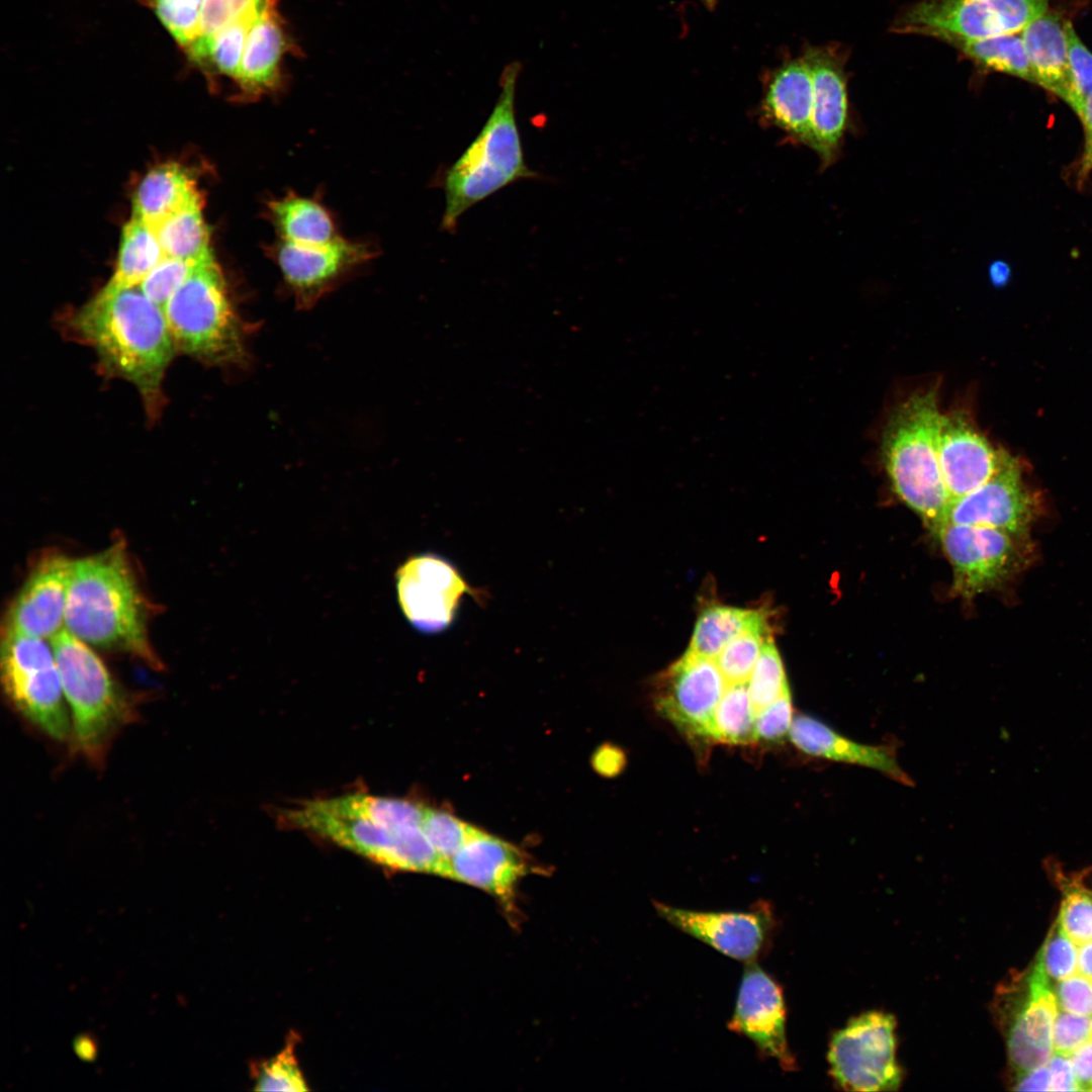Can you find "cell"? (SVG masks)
<instances>
[{
  "label": "cell",
  "mask_w": 1092,
  "mask_h": 1092,
  "mask_svg": "<svg viewBox=\"0 0 1092 1092\" xmlns=\"http://www.w3.org/2000/svg\"><path fill=\"white\" fill-rule=\"evenodd\" d=\"M68 328L94 350L106 373L136 388L151 418L159 416L165 374L178 353L159 304L139 285L105 284L71 314Z\"/></svg>",
  "instance_id": "obj_1"
},
{
  "label": "cell",
  "mask_w": 1092,
  "mask_h": 1092,
  "mask_svg": "<svg viewBox=\"0 0 1092 1092\" xmlns=\"http://www.w3.org/2000/svg\"><path fill=\"white\" fill-rule=\"evenodd\" d=\"M148 608L122 542L73 560L64 629L88 645L161 662L148 637Z\"/></svg>",
  "instance_id": "obj_2"
},
{
  "label": "cell",
  "mask_w": 1092,
  "mask_h": 1092,
  "mask_svg": "<svg viewBox=\"0 0 1092 1092\" xmlns=\"http://www.w3.org/2000/svg\"><path fill=\"white\" fill-rule=\"evenodd\" d=\"M521 64L507 65L500 93L477 136L445 171V210L442 228L453 232L461 215L474 204L536 173L526 164L516 119L515 95Z\"/></svg>",
  "instance_id": "obj_3"
},
{
  "label": "cell",
  "mask_w": 1092,
  "mask_h": 1092,
  "mask_svg": "<svg viewBox=\"0 0 1092 1092\" xmlns=\"http://www.w3.org/2000/svg\"><path fill=\"white\" fill-rule=\"evenodd\" d=\"M941 416L936 388L920 391L895 408L882 438L883 462L896 494L932 533L945 523L951 502L938 461Z\"/></svg>",
  "instance_id": "obj_4"
},
{
  "label": "cell",
  "mask_w": 1092,
  "mask_h": 1092,
  "mask_svg": "<svg viewBox=\"0 0 1092 1092\" xmlns=\"http://www.w3.org/2000/svg\"><path fill=\"white\" fill-rule=\"evenodd\" d=\"M177 352L204 364H242L243 325L213 257L199 262L163 307Z\"/></svg>",
  "instance_id": "obj_5"
},
{
  "label": "cell",
  "mask_w": 1092,
  "mask_h": 1092,
  "mask_svg": "<svg viewBox=\"0 0 1092 1092\" xmlns=\"http://www.w3.org/2000/svg\"><path fill=\"white\" fill-rule=\"evenodd\" d=\"M51 645L75 744L89 760H102L112 736L132 719L131 702L88 644L63 629Z\"/></svg>",
  "instance_id": "obj_6"
},
{
  "label": "cell",
  "mask_w": 1092,
  "mask_h": 1092,
  "mask_svg": "<svg viewBox=\"0 0 1092 1092\" xmlns=\"http://www.w3.org/2000/svg\"><path fill=\"white\" fill-rule=\"evenodd\" d=\"M292 827L308 831L381 866L445 877L447 863L428 840L422 825L386 826L328 813L306 801L284 813Z\"/></svg>",
  "instance_id": "obj_7"
},
{
  "label": "cell",
  "mask_w": 1092,
  "mask_h": 1092,
  "mask_svg": "<svg viewBox=\"0 0 1092 1092\" xmlns=\"http://www.w3.org/2000/svg\"><path fill=\"white\" fill-rule=\"evenodd\" d=\"M0 665L2 687L14 709L51 738L67 740L72 720L52 645L5 629Z\"/></svg>",
  "instance_id": "obj_8"
},
{
  "label": "cell",
  "mask_w": 1092,
  "mask_h": 1092,
  "mask_svg": "<svg viewBox=\"0 0 1092 1092\" xmlns=\"http://www.w3.org/2000/svg\"><path fill=\"white\" fill-rule=\"evenodd\" d=\"M1058 1011L1054 985L1035 965L997 989L994 1013L1012 1073L1048 1064L1054 1054L1053 1027Z\"/></svg>",
  "instance_id": "obj_9"
},
{
  "label": "cell",
  "mask_w": 1092,
  "mask_h": 1092,
  "mask_svg": "<svg viewBox=\"0 0 1092 1092\" xmlns=\"http://www.w3.org/2000/svg\"><path fill=\"white\" fill-rule=\"evenodd\" d=\"M933 534L952 566V592L964 599L1002 585L1029 562V538L992 527L944 523Z\"/></svg>",
  "instance_id": "obj_10"
},
{
  "label": "cell",
  "mask_w": 1092,
  "mask_h": 1092,
  "mask_svg": "<svg viewBox=\"0 0 1092 1092\" xmlns=\"http://www.w3.org/2000/svg\"><path fill=\"white\" fill-rule=\"evenodd\" d=\"M895 1030L891 1014L871 1011L836 1031L828 1050L834 1082L850 1091L897 1090L903 1076L896 1060Z\"/></svg>",
  "instance_id": "obj_11"
},
{
  "label": "cell",
  "mask_w": 1092,
  "mask_h": 1092,
  "mask_svg": "<svg viewBox=\"0 0 1092 1092\" xmlns=\"http://www.w3.org/2000/svg\"><path fill=\"white\" fill-rule=\"evenodd\" d=\"M1049 0H921L901 25L944 40L971 41L1021 32L1048 11Z\"/></svg>",
  "instance_id": "obj_12"
},
{
  "label": "cell",
  "mask_w": 1092,
  "mask_h": 1092,
  "mask_svg": "<svg viewBox=\"0 0 1092 1092\" xmlns=\"http://www.w3.org/2000/svg\"><path fill=\"white\" fill-rule=\"evenodd\" d=\"M399 608L412 627L438 634L452 626L466 596L483 601L449 559L432 552L408 557L395 572Z\"/></svg>",
  "instance_id": "obj_13"
},
{
  "label": "cell",
  "mask_w": 1092,
  "mask_h": 1092,
  "mask_svg": "<svg viewBox=\"0 0 1092 1092\" xmlns=\"http://www.w3.org/2000/svg\"><path fill=\"white\" fill-rule=\"evenodd\" d=\"M726 687L714 659L687 650L657 678L655 708L689 737L712 739L714 712Z\"/></svg>",
  "instance_id": "obj_14"
},
{
  "label": "cell",
  "mask_w": 1092,
  "mask_h": 1092,
  "mask_svg": "<svg viewBox=\"0 0 1092 1092\" xmlns=\"http://www.w3.org/2000/svg\"><path fill=\"white\" fill-rule=\"evenodd\" d=\"M657 914L680 931L731 959L751 963L766 951L776 928L767 902L748 911H699L653 901Z\"/></svg>",
  "instance_id": "obj_15"
},
{
  "label": "cell",
  "mask_w": 1092,
  "mask_h": 1092,
  "mask_svg": "<svg viewBox=\"0 0 1092 1092\" xmlns=\"http://www.w3.org/2000/svg\"><path fill=\"white\" fill-rule=\"evenodd\" d=\"M1038 494L1012 456L986 483L951 499L945 523L992 527L1020 538L1029 531L1041 510Z\"/></svg>",
  "instance_id": "obj_16"
},
{
  "label": "cell",
  "mask_w": 1092,
  "mask_h": 1092,
  "mask_svg": "<svg viewBox=\"0 0 1092 1092\" xmlns=\"http://www.w3.org/2000/svg\"><path fill=\"white\" fill-rule=\"evenodd\" d=\"M787 1007L782 986L755 962L747 963L727 1027L750 1039L759 1056L785 1071L797 1068L787 1039Z\"/></svg>",
  "instance_id": "obj_17"
},
{
  "label": "cell",
  "mask_w": 1092,
  "mask_h": 1092,
  "mask_svg": "<svg viewBox=\"0 0 1092 1092\" xmlns=\"http://www.w3.org/2000/svg\"><path fill=\"white\" fill-rule=\"evenodd\" d=\"M937 446L940 471L951 499L986 483L1011 457L996 449L963 412L941 416Z\"/></svg>",
  "instance_id": "obj_18"
},
{
  "label": "cell",
  "mask_w": 1092,
  "mask_h": 1092,
  "mask_svg": "<svg viewBox=\"0 0 1092 1092\" xmlns=\"http://www.w3.org/2000/svg\"><path fill=\"white\" fill-rule=\"evenodd\" d=\"M72 565L61 554L41 558L14 599L6 629L43 639L63 630Z\"/></svg>",
  "instance_id": "obj_19"
},
{
  "label": "cell",
  "mask_w": 1092,
  "mask_h": 1092,
  "mask_svg": "<svg viewBox=\"0 0 1092 1092\" xmlns=\"http://www.w3.org/2000/svg\"><path fill=\"white\" fill-rule=\"evenodd\" d=\"M527 870L521 850L481 830L448 861L446 878L483 890L509 906Z\"/></svg>",
  "instance_id": "obj_20"
},
{
  "label": "cell",
  "mask_w": 1092,
  "mask_h": 1092,
  "mask_svg": "<svg viewBox=\"0 0 1092 1092\" xmlns=\"http://www.w3.org/2000/svg\"><path fill=\"white\" fill-rule=\"evenodd\" d=\"M368 257L365 246L339 237L324 245L281 240L276 249V261L283 277L303 304L313 301L337 277Z\"/></svg>",
  "instance_id": "obj_21"
},
{
  "label": "cell",
  "mask_w": 1092,
  "mask_h": 1092,
  "mask_svg": "<svg viewBox=\"0 0 1092 1092\" xmlns=\"http://www.w3.org/2000/svg\"><path fill=\"white\" fill-rule=\"evenodd\" d=\"M804 59L813 82L812 150L827 167L838 156L848 125L845 78L839 61L825 50H809Z\"/></svg>",
  "instance_id": "obj_22"
},
{
  "label": "cell",
  "mask_w": 1092,
  "mask_h": 1092,
  "mask_svg": "<svg viewBox=\"0 0 1092 1092\" xmlns=\"http://www.w3.org/2000/svg\"><path fill=\"white\" fill-rule=\"evenodd\" d=\"M789 737L793 744L806 754L872 768L906 786L913 784L899 764L896 751L891 745H871L853 741L820 720L803 714L793 719Z\"/></svg>",
  "instance_id": "obj_23"
},
{
  "label": "cell",
  "mask_w": 1092,
  "mask_h": 1092,
  "mask_svg": "<svg viewBox=\"0 0 1092 1092\" xmlns=\"http://www.w3.org/2000/svg\"><path fill=\"white\" fill-rule=\"evenodd\" d=\"M762 108L769 122L812 149L813 82L804 58L782 66L774 74Z\"/></svg>",
  "instance_id": "obj_24"
},
{
  "label": "cell",
  "mask_w": 1092,
  "mask_h": 1092,
  "mask_svg": "<svg viewBox=\"0 0 1092 1092\" xmlns=\"http://www.w3.org/2000/svg\"><path fill=\"white\" fill-rule=\"evenodd\" d=\"M1034 83L1065 100L1069 87V58L1065 21L1045 12L1021 32Z\"/></svg>",
  "instance_id": "obj_25"
},
{
  "label": "cell",
  "mask_w": 1092,
  "mask_h": 1092,
  "mask_svg": "<svg viewBox=\"0 0 1092 1092\" xmlns=\"http://www.w3.org/2000/svg\"><path fill=\"white\" fill-rule=\"evenodd\" d=\"M201 198L196 181L180 164L168 162L150 170L132 196V217L154 229L168 216Z\"/></svg>",
  "instance_id": "obj_26"
},
{
  "label": "cell",
  "mask_w": 1092,
  "mask_h": 1092,
  "mask_svg": "<svg viewBox=\"0 0 1092 1092\" xmlns=\"http://www.w3.org/2000/svg\"><path fill=\"white\" fill-rule=\"evenodd\" d=\"M286 49L282 24L271 5L248 32L236 81L242 90L258 95L278 82L279 65Z\"/></svg>",
  "instance_id": "obj_27"
},
{
  "label": "cell",
  "mask_w": 1092,
  "mask_h": 1092,
  "mask_svg": "<svg viewBox=\"0 0 1092 1092\" xmlns=\"http://www.w3.org/2000/svg\"><path fill=\"white\" fill-rule=\"evenodd\" d=\"M269 211L282 241L324 245L337 238L330 214L311 199L288 194L271 201Z\"/></svg>",
  "instance_id": "obj_28"
},
{
  "label": "cell",
  "mask_w": 1092,
  "mask_h": 1092,
  "mask_svg": "<svg viewBox=\"0 0 1092 1092\" xmlns=\"http://www.w3.org/2000/svg\"><path fill=\"white\" fill-rule=\"evenodd\" d=\"M768 624L762 610L712 605L699 615L688 651L716 659L722 649L741 632Z\"/></svg>",
  "instance_id": "obj_29"
},
{
  "label": "cell",
  "mask_w": 1092,
  "mask_h": 1092,
  "mask_svg": "<svg viewBox=\"0 0 1092 1092\" xmlns=\"http://www.w3.org/2000/svg\"><path fill=\"white\" fill-rule=\"evenodd\" d=\"M311 803L328 813L365 819L377 824L398 827L423 825L425 807L413 801L352 793Z\"/></svg>",
  "instance_id": "obj_30"
},
{
  "label": "cell",
  "mask_w": 1092,
  "mask_h": 1092,
  "mask_svg": "<svg viewBox=\"0 0 1092 1092\" xmlns=\"http://www.w3.org/2000/svg\"><path fill=\"white\" fill-rule=\"evenodd\" d=\"M164 257L156 230L131 216L122 228L115 269L106 284L138 286Z\"/></svg>",
  "instance_id": "obj_31"
},
{
  "label": "cell",
  "mask_w": 1092,
  "mask_h": 1092,
  "mask_svg": "<svg viewBox=\"0 0 1092 1092\" xmlns=\"http://www.w3.org/2000/svg\"><path fill=\"white\" fill-rule=\"evenodd\" d=\"M202 203L201 197L155 228L165 256L194 263L213 257Z\"/></svg>",
  "instance_id": "obj_32"
},
{
  "label": "cell",
  "mask_w": 1092,
  "mask_h": 1092,
  "mask_svg": "<svg viewBox=\"0 0 1092 1092\" xmlns=\"http://www.w3.org/2000/svg\"><path fill=\"white\" fill-rule=\"evenodd\" d=\"M755 717L747 684L727 685L714 712L711 737L728 744L754 743Z\"/></svg>",
  "instance_id": "obj_33"
},
{
  "label": "cell",
  "mask_w": 1092,
  "mask_h": 1092,
  "mask_svg": "<svg viewBox=\"0 0 1092 1092\" xmlns=\"http://www.w3.org/2000/svg\"><path fill=\"white\" fill-rule=\"evenodd\" d=\"M954 43L982 67L1034 83L1020 32Z\"/></svg>",
  "instance_id": "obj_34"
},
{
  "label": "cell",
  "mask_w": 1092,
  "mask_h": 1092,
  "mask_svg": "<svg viewBox=\"0 0 1092 1092\" xmlns=\"http://www.w3.org/2000/svg\"><path fill=\"white\" fill-rule=\"evenodd\" d=\"M256 19H242L228 25L201 44L188 58L207 72L210 71V73L228 76L236 80L248 32Z\"/></svg>",
  "instance_id": "obj_35"
},
{
  "label": "cell",
  "mask_w": 1092,
  "mask_h": 1092,
  "mask_svg": "<svg viewBox=\"0 0 1092 1092\" xmlns=\"http://www.w3.org/2000/svg\"><path fill=\"white\" fill-rule=\"evenodd\" d=\"M1053 874L1062 892L1058 919L1064 930L1077 945L1092 940V889L1080 874L1067 876L1058 867Z\"/></svg>",
  "instance_id": "obj_36"
},
{
  "label": "cell",
  "mask_w": 1092,
  "mask_h": 1092,
  "mask_svg": "<svg viewBox=\"0 0 1092 1092\" xmlns=\"http://www.w3.org/2000/svg\"><path fill=\"white\" fill-rule=\"evenodd\" d=\"M270 6V0H205L199 10L196 36L185 51L186 56L228 25L242 19H256Z\"/></svg>",
  "instance_id": "obj_37"
},
{
  "label": "cell",
  "mask_w": 1092,
  "mask_h": 1092,
  "mask_svg": "<svg viewBox=\"0 0 1092 1092\" xmlns=\"http://www.w3.org/2000/svg\"><path fill=\"white\" fill-rule=\"evenodd\" d=\"M770 637L768 624L749 628L735 636L715 661L727 685L746 682Z\"/></svg>",
  "instance_id": "obj_38"
},
{
  "label": "cell",
  "mask_w": 1092,
  "mask_h": 1092,
  "mask_svg": "<svg viewBox=\"0 0 1092 1092\" xmlns=\"http://www.w3.org/2000/svg\"><path fill=\"white\" fill-rule=\"evenodd\" d=\"M747 686L756 712L790 690L781 655L771 637L764 642Z\"/></svg>",
  "instance_id": "obj_39"
},
{
  "label": "cell",
  "mask_w": 1092,
  "mask_h": 1092,
  "mask_svg": "<svg viewBox=\"0 0 1092 1092\" xmlns=\"http://www.w3.org/2000/svg\"><path fill=\"white\" fill-rule=\"evenodd\" d=\"M422 827L434 849L447 863V868L448 861L481 831L448 812L426 807Z\"/></svg>",
  "instance_id": "obj_40"
},
{
  "label": "cell",
  "mask_w": 1092,
  "mask_h": 1092,
  "mask_svg": "<svg viewBox=\"0 0 1092 1092\" xmlns=\"http://www.w3.org/2000/svg\"><path fill=\"white\" fill-rule=\"evenodd\" d=\"M1034 965L1053 985L1078 972L1077 943L1064 930L1058 918L1049 931Z\"/></svg>",
  "instance_id": "obj_41"
},
{
  "label": "cell",
  "mask_w": 1092,
  "mask_h": 1092,
  "mask_svg": "<svg viewBox=\"0 0 1092 1092\" xmlns=\"http://www.w3.org/2000/svg\"><path fill=\"white\" fill-rule=\"evenodd\" d=\"M1069 58V87L1065 102L1079 113L1092 94V53L1081 41L1070 21H1065Z\"/></svg>",
  "instance_id": "obj_42"
},
{
  "label": "cell",
  "mask_w": 1092,
  "mask_h": 1092,
  "mask_svg": "<svg viewBox=\"0 0 1092 1092\" xmlns=\"http://www.w3.org/2000/svg\"><path fill=\"white\" fill-rule=\"evenodd\" d=\"M254 1089L289 1092L308 1089L295 1057L294 1041L288 1042L276 1057L259 1067Z\"/></svg>",
  "instance_id": "obj_43"
},
{
  "label": "cell",
  "mask_w": 1092,
  "mask_h": 1092,
  "mask_svg": "<svg viewBox=\"0 0 1092 1092\" xmlns=\"http://www.w3.org/2000/svg\"><path fill=\"white\" fill-rule=\"evenodd\" d=\"M198 263L165 256L139 287L163 308Z\"/></svg>",
  "instance_id": "obj_44"
},
{
  "label": "cell",
  "mask_w": 1092,
  "mask_h": 1092,
  "mask_svg": "<svg viewBox=\"0 0 1092 1092\" xmlns=\"http://www.w3.org/2000/svg\"><path fill=\"white\" fill-rule=\"evenodd\" d=\"M793 719L792 696L789 690L774 703L756 712V741L782 742L789 736Z\"/></svg>",
  "instance_id": "obj_45"
},
{
  "label": "cell",
  "mask_w": 1092,
  "mask_h": 1092,
  "mask_svg": "<svg viewBox=\"0 0 1092 1092\" xmlns=\"http://www.w3.org/2000/svg\"><path fill=\"white\" fill-rule=\"evenodd\" d=\"M1092 1041V1015L1058 1011L1053 1027L1054 1053L1070 1056L1081 1045Z\"/></svg>",
  "instance_id": "obj_46"
},
{
  "label": "cell",
  "mask_w": 1092,
  "mask_h": 1092,
  "mask_svg": "<svg viewBox=\"0 0 1092 1092\" xmlns=\"http://www.w3.org/2000/svg\"><path fill=\"white\" fill-rule=\"evenodd\" d=\"M1054 993L1060 1010L1092 1015V979L1076 972L1057 982Z\"/></svg>",
  "instance_id": "obj_47"
},
{
  "label": "cell",
  "mask_w": 1092,
  "mask_h": 1092,
  "mask_svg": "<svg viewBox=\"0 0 1092 1092\" xmlns=\"http://www.w3.org/2000/svg\"><path fill=\"white\" fill-rule=\"evenodd\" d=\"M1077 115L1081 120L1084 132L1083 152L1075 170V180L1080 188L1085 185L1092 172V94L1087 98Z\"/></svg>",
  "instance_id": "obj_48"
},
{
  "label": "cell",
  "mask_w": 1092,
  "mask_h": 1092,
  "mask_svg": "<svg viewBox=\"0 0 1092 1092\" xmlns=\"http://www.w3.org/2000/svg\"><path fill=\"white\" fill-rule=\"evenodd\" d=\"M1051 1091H1081L1070 1056L1054 1053L1048 1062Z\"/></svg>",
  "instance_id": "obj_49"
},
{
  "label": "cell",
  "mask_w": 1092,
  "mask_h": 1092,
  "mask_svg": "<svg viewBox=\"0 0 1092 1092\" xmlns=\"http://www.w3.org/2000/svg\"><path fill=\"white\" fill-rule=\"evenodd\" d=\"M626 761L624 751L613 744L600 746L593 756L594 767L605 777H614L620 774L625 767Z\"/></svg>",
  "instance_id": "obj_50"
},
{
  "label": "cell",
  "mask_w": 1092,
  "mask_h": 1092,
  "mask_svg": "<svg viewBox=\"0 0 1092 1092\" xmlns=\"http://www.w3.org/2000/svg\"><path fill=\"white\" fill-rule=\"evenodd\" d=\"M1011 1088L1019 1091H1051V1075L1048 1065L1023 1072L1012 1073Z\"/></svg>",
  "instance_id": "obj_51"
},
{
  "label": "cell",
  "mask_w": 1092,
  "mask_h": 1092,
  "mask_svg": "<svg viewBox=\"0 0 1092 1092\" xmlns=\"http://www.w3.org/2000/svg\"><path fill=\"white\" fill-rule=\"evenodd\" d=\"M1080 1090L1092 1091V1041L1070 1055Z\"/></svg>",
  "instance_id": "obj_52"
},
{
  "label": "cell",
  "mask_w": 1092,
  "mask_h": 1092,
  "mask_svg": "<svg viewBox=\"0 0 1092 1092\" xmlns=\"http://www.w3.org/2000/svg\"><path fill=\"white\" fill-rule=\"evenodd\" d=\"M1078 972L1092 979V940L1078 945Z\"/></svg>",
  "instance_id": "obj_53"
},
{
  "label": "cell",
  "mask_w": 1092,
  "mask_h": 1092,
  "mask_svg": "<svg viewBox=\"0 0 1092 1092\" xmlns=\"http://www.w3.org/2000/svg\"><path fill=\"white\" fill-rule=\"evenodd\" d=\"M1010 268L1002 261H995L990 266V278L995 285H1003L1009 278Z\"/></svg>",
  "instance_id": "obj_54"
},
{
  "label": "cell",
  "mask_w": 1092,
  "mask_h": 1092,
  "mask_svg": "<svg viewBox=\"0 0 1092 1092\" xmlns=\"http://www.w3.org/2000/svg\"><path fill=\"white\" fill-rule=\"evenodd\" d=\"M704 1L709 7H712L714 5V2H715V0H704Z\"/></svg>",
  "instance_id": "obj_55"
}]
</instances>
